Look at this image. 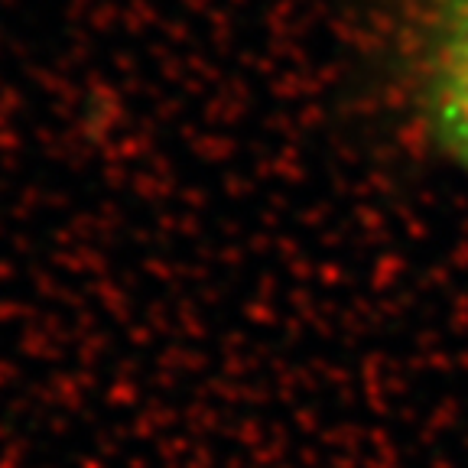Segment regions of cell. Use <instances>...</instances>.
Masks as SVG:
<instances>
[{
	"label": "cell",
	"instance_id": "1",
	"mask_svg": "<svg viewBox=\"0 0 468 468\" xmlns=\"http://www.w3.org/2000/svg\"><path fill=\"white\" fill-rule=\"evenodd\" d=\"M365 58L384 124L468 183V0H365Z\"/></svg>",
	"mask_w": 468,
	"mask_h": 468
}]
</instances>
